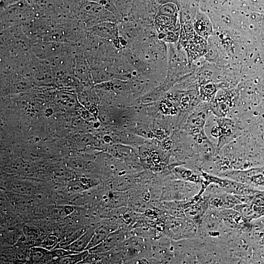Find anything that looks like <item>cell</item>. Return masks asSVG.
Returning <instances> with one entry per match:
<instances>
[{"label":"cell","mask_w":264,"mask_h":264,"mask_svg":"<svg viewBox=\"0 0 264 264\" xmlns=\"http://www.w3.org/2000/svg\"><path fill=\"white\" fill-rule=\"evenodd\" d=\"M36 10L29 0H22L0 10V31L22 26L36 15Z\"/></svg>","instance_id":"6da1fadb"},{"label":"cell","mask_w":264,"mask_h":264,"mask_svg":"<svg viewBox=\"0 0 264 264\" xmlns=\"http://www.w3.org/2000/svg\"><path fill=\"white\" fill-rule=\"evenodd\" d=\"M90 34L105 41L114 42L118 38V29L115 22H105L87 30Z\"/></svg>","instance_id":"7a4b0ae2"},{"label":"cell","mask_w":264,"mask_h":264,"mask_svg":"<svg viewBox=\"0 0 264 264\" xmlns=\"http://www.w3.org/2000/svg\"><path fill=\"white\" fill-rule=\"evenodd\" d=\"M177 16H169L157 13L154 19V25L160 33L172 31L175 27Z\"/></svg>","instance_id":"3957f363"},{"label":"cell","mask_w":264,"mask_h":264,"mask_svg":"<svg viewBox=\"0 0 264 264\" xmlns=\"http://www.w3.org/2000/svg\"><path fill=\"white\" fill-rule=\"evenodd\" d=\"M94 233V231L92 230L87 231L79 238L67 246L66 249L75 253L82 252L86 249Z\"/></svg>","instance_id":"277c9868"},{"label":"cell","mask_w":264,"mask_h":264,"mask_svg":"<svg viewBox=\"0 0 264 264\" xmlns=\"http://www.w3.org/2000/svg\"><path fill=\"white\" fill-rule=\"evenodd\" d=\"M88 254L87 251L71 253L56 259L55 262L58 264H74L82 261Z\"/></svg>","instance_id":"5b68a950"},{"label":"cell","mask_w":264,"mask_h":264,"mask_svg":"<svg viewBox=\"0 0 264 264\" xmlns=\"http://www.w3.org/2000/svg\"><path fill=\"white\" fill-rule=\"evenodd\" d=\"M52 259L50 252L46 250L39 248H32L31 249L30 259L34 262H41L45 261V260H49Z\"/></svg>","instance_id":"8992f818"},{"label":"cell","mask_w":264,"mask_h":264,"mask_svg":"<svg viewBox=\"0 0 264 264\" xmlns=\"http://www.w3.org/2000/svg\"><path fill=\"white\" fill-rule=\"evenodd\" d=\"M157 13L169 16H177V7L173 2L164 3L160 5Z\"/></svg>","instance_id":"52a82bcc"},{"label":"cell","mask_w":264,"mask_h":264,"mask_svg":"<svg viewBox=\"0 0 264 264\" xmlns=\"http://www.w3.org/2000/svg\"><path fill=\"white\" fill-rule=\"evenodd\" d=\"M22 0H0V10Z\"/></svg>","instance_id":"ba28073f"},{"label":"cell","mask_w":264,"mask_h":264,"mask_svg":"<svg viewBox=\"0 0 264 264\" xmlns=\"http://www.w3.org/2000/svg\"><path fill=\"white\" fill-rule=\"evenodd\" d=\"M211 134L215 137H218L221 135V130L220 127L215 126L211 130Z\"/></svg>","instance_id":"9c48e42d"},{"label":"cell","mask_w":264,"mask_h":264,"mask_svg":"<svg viewBox=\"0 0 264 264\" xmlns=\"http://www.w3.org/2000/svg\"><path fill=\"white\" fill-rule=\"evenodd\" d=\"M181 104L183 107L187 108L189 105V100L187 98H183L181 100Z\"/></svg>","instance_id":"30bf717a"},{"label":"cell","mask_w":264,"mask_h":264,"mask_svg":"<svg viewBox=\"0 0 264 264\" xmlns=\"http://www.w3.org/2000/svg\"><path fill=\"white\" fill-rule=\"evenodd\" d=\"M158 4L161 5L168 2H173L174 0H155Z\"/></svg>","instance_id":"8fae6325"},{"label":"cell","mask_w":264,"mask_h":264,"mask_svg":"<svg viewBox=\"0 0 264 264\" xmlns=\"http://www.w3.org/2000/svg\"><path fill=\"white\" fill-rule=\"evenodd\" d=\"M153 160L155 164H157L160 161L158 155L154 154L153 157Z\"/></svg>","instance_id":"7c38bea8"}]
</instances>
